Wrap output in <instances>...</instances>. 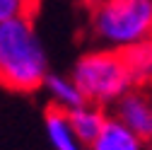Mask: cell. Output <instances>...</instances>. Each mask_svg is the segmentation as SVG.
Instances as JSON below:
<instances>
[{
  "mask_svg": "<svg viewBox=\"0 0 152 150\" xmlns=\"http://www.w3.org/2000/svg\"><path fill=\"white\" fill-rule=\"evenodd\" d=\"M126 65L130 70V78L135 87H145L152 82V39L142 41L138 46H130L128 51H121Z\"/></svg>",
  "mask_w": 152,
  "mask_h": 150,
  "instance_id": "cell-9",
  "label": "cell"
},
{
  "mask_svg": "<svg viewBox=\"0 0 152 150\" xmlns=\"http://www.w3.org/2000/svg\"><path fill=\"white\" fill-rule=\"evenodd\" d=\"M44 87L51 97V107H56V109L72 111L87 102L77 82L72 80V75H48Z\"/></svg>",
  "mask_w": 152,
  "mask_h": 150,
  "instance_id": "cell-8",
  "label": "cell"
},
{
  "mask_svg": "<svg viewBox=\"0 0 152 150\" xmlns=\"http://www.w3.org/2000/svg\"><path fill=\"white\" fill-rule=\"evenodd\" d=\"M36 0H0V24L17 17H29Z\"/></svg>",
  "mask_w": 152,
  "mask_h": 150,
  "instance_id": "cell-10",
  "label": "cell"
},
{
  "mask_svg": "<svg viewBox=\"0 0 152 150\" xmlns=\"http://www.w3.org/2000/svg\"><path fill=\"white\" fill-rule=\"evenodd\" d=\"M70 75L82 90L85 99L99 107H113L135 87L123 53L111 49H97L80 56Z\"/></svg>",
  "mask_w": 152,
  "mask_h": 150,
  "instance_id": "cell-3",
  "label": "cell"
},
{
  "mask_svg": "<svg viewBox=\"0 0 152 150\" xmlns=\"http://www.w3.org/2000/svg\"><path fill=\"white\" fill-rule=\"evenodd\" d=\"M46 136L53 150H85V143L75 133L68 111L51 107L46 111Z\"/></svg>",
  "mask_w": 152,
  "mask_h": 150,
  "instance_id": "cell-6",
  "label": "cell"
},
{
  "mask_svg": "<svg viewBox=\"0 0 152 150\" xmlns=\"http://www.w3.org/2000/svg\"><path fill=\"white\" fill-rule=\"evenodd\" d=\"M68 119H70V124H72V128H75V133L80 136V140H82L85 145H92L94 138L99 136V131L104 128L109 114L104 111V107L92 104V102H85L82 107L68 111Z\"/></svg>",
  "mask_w": 152,
  "mask_h": 150,
  "instance_id": "cell-7",
  "label": "cell"
},
{
  "mask_svg": "<svg viewBox=\"0 0 152 150\" xmlns=\"http://www.w3.org/2000/svg\"><path fill=\"white\" fill-rule=\"evenodd\" d=\"M82 3H85V5H89V7H92V5H94V3H99V0H82Z\"/></svg>",
  "mask_w": 152,
  "mask_h": 150,
  "instance_id": "cell-11",
  "label": "cell"
},
{
  "mask_svg": "<svg viewBox=\"0 0 152 150\" xmlns=\"http://www.w3.org/2000/svg\"><path fill=\"white\" fill-rule=\"evenodd\" d=\"M48 58L29 17L0 24V85L15 92H34L46 85Z\"/></svg>",
  "mask_w": 152,
  "mask_h": 150,
  "instance_id": "cell-1",
  "label": "cell"
},
{
  "mask_svg": "<svg viewBox=\"0 0 152 150\" xmlns=\"http://www.w3.org/2000/svg\"><path fill=\"white\" fill-rule=\"evenodd\" d=\"M89 10V32L102 49L128 51L152 39V0H99Z\"/></svg>",
  "mask_w": 152,
  "mask_h": 150,
  "instance_id": "cell-2",
  "label": "cell"
},
{
  "mask_svg": "<svg viewBox=\"0 0 152 150\" xmlns=\"http://www.w3.org/2000/svg\"><path fill=\"white\" fill-rule=\"evenodd\" d=\"M113 116L135 131L142 140H152V92L145 87H133L113 104Z\"/></svg>",
  "mask_w": 152,
  "mask_h": 150,
  "instance_id": "cell-4",
  "label": "cell"
},
{
  "mask_svg": "<svg viewBox=\"0 0 152 150\" xmlns=\"http://www.w3.org/2000/svg\"><path fill=\"white\" fill-rule=\"evenodd\" d=\"M142 145H145V140L135 131H130L116 116H109L104 128L99 131V136L94 138V143L89 148L92 150H142Z\"/></svg>",
  "mask_w": 152,
  "mask_h": 150,
  "instance_id": "cell-5",
  "label": "cell"
}]
</instances>
